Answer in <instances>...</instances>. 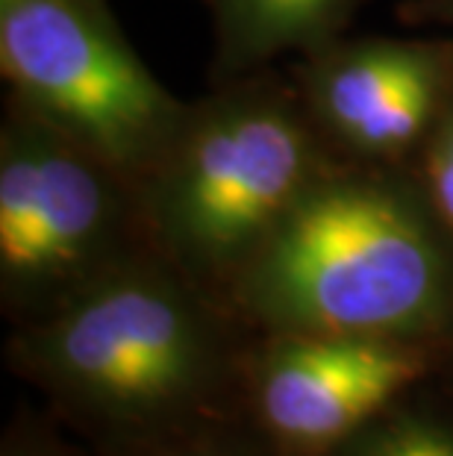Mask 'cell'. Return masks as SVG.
<instances>
[{
  "label": "cell",
  "mask_w": 453,
  "mask_h": 456,
  "mask_svg": "<svg viewBox=\"0 0 453 456\" xmlns=\"http://www.w3.org/2000/svg\"><path fill=\"white\" fill-rule=\"evenodd\" d=\"M292 86L342 159L412 165L453 106V42L336 38L297 60Z\"/></svg>",
  "instance_id": "52a82bcc"
},
{
  "label": "cell",
  "mask_w": 453,
  "mask_h": 456,
  "mask_svg": "<svg viewBox=\"0 0 453 456\" xmlns=\"http://www.w3.org/2000/svg\"><path fill=\"white\" fill-rule=\"evenodd\" d=\"M215 36V83L265 71L342 38L365 0H200Z\"/></svg>",
  "instance_id": "ba28073f"
},
{
  "label": "cell",
  "mask_w": 453,
  "mask_h": 456,
  "mask_svg": "<svg viewBox=\"0 0 453 456\" xmlns=\"http://www.w3.org/2000/svg\"><path fill=\"white\" fill-rule=\"evenodd\" d=\"M409 12L424 18V21H439V24L453 27V0H421V4L412 6Z\"/></svg>",
  "instance_id": "4fadbf2b"
},
{
  "label": "cell",
  "mask_w": 453,
  "mask_h": 456,
  "mask_svg": "<svg viewBox=\"0 0 453 456\" xmlns=\"http://www.w3.org/2000/svg\"><path fill=\"white\" fill-rule=\"evenodd\" d=\"M9 101L142 183L177 135L174 98L118 30L106 0H0Z\"/></svg>",
  "instance_id": "5b68a950"
},
{
  "label": "cell",
  "mask_w": 453,
  "mask_h": 456,
  "mask_svg": "<svg viewBox=\"0 0 453 456\" xmlns=\"http://www.w3.org/2000/svg\"><path fill=\"white\" fill-rule=\"evenodd\" d=\"M150 248L139 183L9 101L0 130V304L12 327L47 318Z\"/></svg>",
  "instance_id": "277c9868"
},
{
  "label": "cell",
  "mask_w": 453,
  "mask_h": 456,
  "mask_svg": "<svg viewBox=\"0 0 453 456\" xmlns=\"http://www.w3.org/2000/svg\"><path fill=\"white\" fill-rule=\"evenodd\" d=\"M433 383L392 403L330 456H453V397Z\"/></svg>",
  "instance_id": "9c48e42d"
},
{
  "label": "cell",
  "mask_w": 453,
  "mask_h": 456,
  "mask_svg": "<svg viewBox=\"0 0 453 456\" xmlns=\"http://www.w3.org/2000/svg\"><path fill=\"white\" fill-rule=\"evenodd\" d=\"M254 333L157 248L47 318L12 327L9 368L98 456L245 412Z\"/></svg>",
  "instance_id": "6da1fadb"
},
{
  "label": "cell",
  "mask_w": 453,
  "mask_h": 456,
  "mask_svg": "<svg viewBox=\"0 0 453 456\" xmlns=\"http://www.w3.org/2000/svg\"><path fill=\"white\" fill-rule=\"evenodd\" d=\"M453 368L445 345L374 336H256L245 415L279 456H330L400 397Z\"/></svg>",
  "instance_id": "8992f818"
},
{
  "label": "cell",
  "mask_w": 453,
  "mask_h": 456,
  "mask_svg": "<svg viewBox=\"0 0 453 456\" xmlns=\"http://www.w3.org/2000/svg\"><path fill=\"white\" fill-rule=\"evenodd\" d=\"M412 168H416L439 221L453 236V106L424 142Z\"/></svg>",
  "instance_id": "8fae6325"
},
{
  "label": "cell",
  "mask_w": 453,
  "mask_h": 456,
  "mask_svg": "<svg viewBox=\"0 0 453 456\" xmlns=\"http://www.w3.org/2000/svg\"><path fill=\"white\" fill-rule=\"evenodd\" d=\"M224 300L254 336H374L453 351V236L412 165L339 157Z\"/></svg>",
  "instance_id": "7a4b0ae2"
},
{
  "label": "cell",
  "mask_w": 453,
  "mask_h": 456,
  "mask_svg": "<svg viewBox=\"0 0 453 456\" xmlns=\"http://www.w3.org/2000/svg\"><path fill=\"white\" fill-rule=\"evenodd\" d=\"M118 456H279L271 442L247 421V415L206 421L166 439L139 444Z\"/></svg>",
  "instance_id": "30bf717a"
},
{
  "label": "cell",
  "mask_w": 453,
  "mask_h": 456,
  "mask_svg": "<svg viewBox=\"0 0 453 456\" xmlns=\"http://www.w3.org/2000/svg\"><path fill=\"white\" fill-rule=\"evenodd\" d=\"M0 456H80L51 419L33 412H18L15 421H9L4 442H0Z\"/></svg>",
  "instance_id": "7c38bea8"
},
{
  "label": "cell",
  "mask_w": 453,
  "mask_h": 456,
  "mask_svg": "<svg viewBox=\"0 0 453 456\" xmlns=\"http://www.w3.org/2000/svg\"><path fill=\"white\" fill-rule=\"evenodd\" d=\"M333 159L295 86L263 71L218 83L139 183L153 248L224 297Z\"/></svg>",
  "instance_id": "3957f363"
}]
</instances>
